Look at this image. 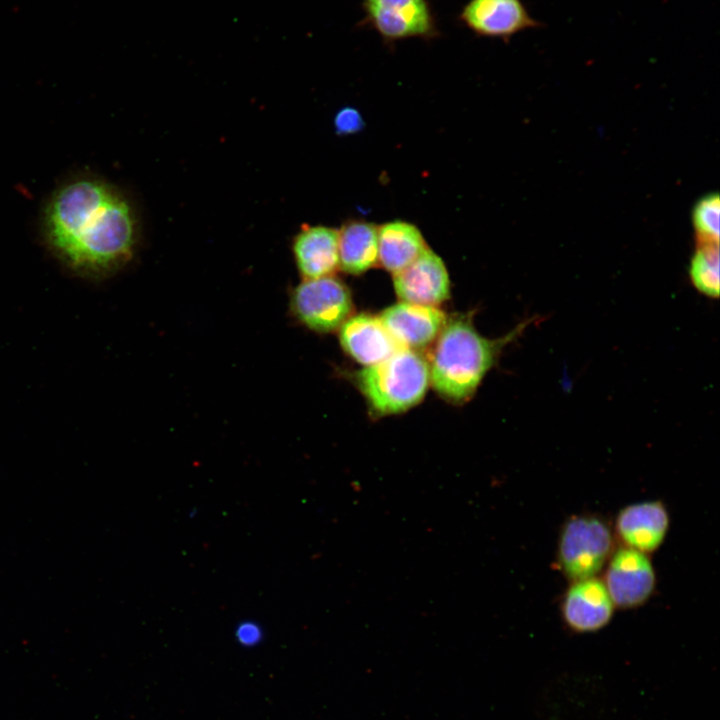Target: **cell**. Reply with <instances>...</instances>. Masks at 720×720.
I'll list each match as a JSON object with an SVG mask.
<instances>
[{
	"mask_svg": "<svg viewBox=\"0 0 720 720\" xmlns=\"http://www.w3.org/2000/svg\"><path fill=\"white\" fill-rule=\"evenodd\" d=\"M340 328L342 347L363 365L376 364L400 348L379 317L358 314Z\"/></svg>",
	"mask_w": 720,
	"mask_h": 720,
	"instance_id": "obj_13",
	"label": "cell"
},
{
	"mask_svg": "<svg viewBox=\"0 0 720 720\" xmlns=\"http://www.w3.org/2000/svg\"><path fill=\"white\" fill-rule=\"evenodd\" d=\"M365 22L386 42L439 36L428 0H363Z\"/></svg>",
	"mask_w": 720,
	"mask_h": 720,
	"instance_id": "obj_6",
	"label": "cell"
},
{
	"mask_svg": "<svg viewBox=\"0 0 720 720\" xmlns=\"http://www.w3.org/2000/svg\"><path fill=\"white\" fill-rule=\"evenodd\" d=\"M402 302L436 306L449 296L450 281L441 257L428 247L408 266L393 274Z\"/></svg>",
	"mask_w": 720,
	"mask_h": 720,
	"instance_id": "obj_11",
	"label": "cell"
},
{
	"mask_svg": "<svg viewBox=\"0 0 720 720\" xmlns=\"http://www.w3.org/2000/svg\"><path fill=\"white\" fill-rule=\"evenodd\" d=\"M429 380L428 362L408 348H399L357 374L361 391L381 414L399 413L417 404L425 395Z\"/></svg>",
	"mask_w": 720,
	"mask_h": 720,
	"instance_id": "obj_3",
	"label": "cell"
},
{
	"mask_svg": "<svg viewBox=\"0 0 720 720\" xmlns=\"http://www.w3.org/2000/svg\"><path fill=\"white\" fill-rule=\"evenodd\" d=\"M292 249L304 279L331 276L339 267L338 230L334 228L303 225L294 238Z\"/></svg>",
	"mask_w": 720,
	"mask_h": 720,
	"instance_id": "obj_14",
	"label": "cell"
},
{
	"mask_svg": "<svg viewBox=\"0 0 720 720\" xmlns=\"http://www.w3.org/2000/svg\"><path fill=\"white\" fill-rule=\"evenodd\" d=\"M614 550V535L609 525L596 515L568 518L560 530L557 563L571 582L597 576Z\"/></svg>",
	"mask_w": 720,
	"mask_h": 720,
	"instance_id": "obj_4",
	"label": "cell"
},
{
	"mask_svg": "<svg viewBox=\"0 0 720 720\" xmlns=\"http://www.w3.org/2000/svg\"><path fill=\"white\" fill-rule=\"evenodd\" d=\"M670 515L659 500H647L623 507L616 515L614 532L622 546L650 554L663 544Z\"/></svg>",
	"mask_w": 720,
	"mask_h": 720,
	"instance_id": "obj_10",
	"label": "cell"
},
{
	"mask_svg": "<svg viewBox=\"0 0 720 720\" xmlns=\"http://www.w3.org/2000/svg\"><path fill=\"white\" fill-rule=\"evenodd\" d=\"M378 261L395 274L412 263L426 248L421 231L403 220H393L377 227Z\"/></svg>",
	"mask_w": 720,
	"mask_h": 720,
	"instance_id": "obj_15",
	"label": "cell"
},
{
	"mask_svg": "<svg viewBox=\"0 0 720 720\" xmlns=\"http://www.w3.org/2000/svg\"><path fill=\"white\" fill-rule=\"evenodd\" d=\"M379 318L400 348L413 350L429 345L446 323L436 306L408 302L388 307Z\"/></svg>",
	"mask_w": 720,
	"mask_h": 720,
	"instance_id": "obj_12",
	"label": "cell"
},
{
	"mask_svg": "<svg viewBox=\"0 0 720 720\" xmlns=\"http://www.w3.org/2000/svg\"><path fill=\"white\" fill-rule=\"evenodd\" d=\"M602 578L615 605L621 609L645 604L656 588V572L648 554L620 546L610 555Z\"/></svg>",
	"mask_w": 720,
	"mask_h": 720,
	"instance_id": "obj_7",
	"label": "cell"
},
{
	"mask_svg": "<svg viewBox=\"0 0 720 720\" xmlns=\"http://www.w3.org/2000/svg\"><path fill=\"white\" fill-rule=\"evenodd\" d=\"M339 267L360 274L378 261L377 226L363 220H351L338 230Z\"/></svg>",
	"mask_w": 720,
	"mask_h": 720,
	"instance_id": "obj_16",
	"label": "cell"
},
{
	"mask_svg": "<svg viewBox=\"0 0 720 720\" xmlns=\"http://www.w3.org/2000/svg\"><path fill=\"white\" fill-rule=\"evenodd\" d=\"M535 319L519 324L501 339L481 336L469 320L454 318L446 321L434 350L430 367L433 387L453 401L469 398L494 365L502 348L518 337Z\"/></svg>",
	"mask_w": 720,
	"mask_h": 720,
	"instance_id": "obj_2",
	"label": "cell"
},
{
	"mask_svg": "<svg viewBox=\"0 0 720 720\" xmlns=\"http://www.w3.org/2000/svg\"><path fill=\"white\" fill-rule=\"evenodd\" d=\"M291 308L296 318L317 332H331L349 318L351 295L334 276L304 279L293 290Z\"/></svg>",
	"mask_w": 720,
	"mask_h": 720,
	"instance_id": "obj_5",
	"label": "cell"
},
{
	"mask_svg": "<svg viewBox=\"0 0 720 720\" xmlns=\"http://www.w3.org/2000/svg\"><path fill=\"white\" fill-rule=\"evenodd\" d=\"M719 216L720 200L718 194H709L696 203L692 218L698 244H719Z\"/></svg>",
	"mask_w": 720,
	"mask_h": 720,
	"instance_id": "obj_18",
	"label": "cell"
},
{
	"mask_svg": "<svg viewBox=\"0 0 720 720\" xmlns=\"http://www.w3.org/2000/svg\"><path fill=\"white\" fill-rule=\"evenodd\" d=\"M50 250L81 275L100 277L125 265L137 241V223L127 199L92 177L73 178L50 196L42 216Z\"/></svg>",
	"mask_w": 720,
	"mask_h": 720,
	"instance_id": "obj_1",
	"label": "cell"
},
{
	"mask_svg": "<svg viewBox=\"0 0 720 720\" xmlns=\"http://www.w3.org/2000/svg\"><path fill=\"white\" fill-rule=\"evenodd\" d=\"M235 637L243 646H254L262 640L263 630L254 621H242L236 627Z\"/></svg>",
	"mask_w": 720,
	"mask_h": 720,
	"instance_id": "obj_19",
	"label": "cell"
},
{
	"mask_svg": "<svg viewBox=\"0 0 720 720\" xmlns=\"http://www.w3.org/2000/svg\"><path fill=\"white\" fill-rule=\"evenodd\" d=\"M615 605L597 576L571 581L561 601V615L577 633L596 632L612 619Z\"/></svg>",
	"mask_w": 720,
	"mask_h": 720,
	"instance_id": "obj_9",
	"label": "cell"
},
{
	"mask_svg": "<svg viewBox=\"0 0 720 720\" xmlns=\"http://www.w3.org/2000/svg\"><path fill=\"white\" fill-rule=\"evenodd\" d=\"M335 125L341 133H352L360 128L361 117L360 114L349 108L340 111L335 118Z\"/></svg>",
	"mask_w": 720,
	"mask_h": 720,
	"instance_id": "obj_20",
	"label": "cell"
},
{
	"mask_svg": "<svg viewBox=\"0 0 720 720\" xmlns=\"http://www.w3.org/2000/svg\"><path fill=\"white\" fill-rule=\"evenodd\" d=\"M459 19L478 36L502 40L542 26L530 15L522 0H469Z\"/></svg>",
	"mask_w": 720,
	"mask_h": 720,
	"instance_id": "obj_8",
	"label": "cell"
},
{
	"mask_svg": "<svg viewBox=\"0 0 720 720\" xmlns=\"http://www.w3.org/2000/svg\"><path fill=\"white\" fill-rule=\"evenodd\" d=\"M719 257V244L699 243L690 262L692 284L710 298L719 296Z\"/></svg>",
	"mask_w": 720,
	"mask_h": 720,
	"instance_id": "obj_17",
	"label": "cell"
}]
</instances>
